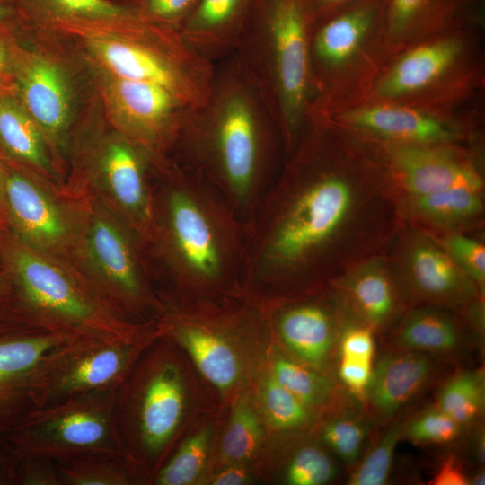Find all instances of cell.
Masks as SVG:
<instances>
[{
	"mask_svg": "<svg viewBox=\"0 0 485 485\" xmlns=\"http://www.w3.org/2000/svg\"><path fill=\"white\" fill-rule=\"evenodd\" d=\"M399 234L391 262L408 299L450 309L481 300L482 294L438 241L415 230L401 229Z\"/></svg>",
	"mask_w": 485,
	"mask_h": 485,
	"instance_id": "12",
	"label": "cell"
},
{
	"mask_svg": "<svg viewBox=\"0 0 485 485\" xmlns=\"http://www.w3.org/2000/svg\"><path fill=\"white\" fill-rule=\"evenodd\" d=\"M480 0H387L385 36L392 51L476 24Z\"/></svg>",
	"mask_w": 485,
	"mask_h": 485,
	"instance_id": "24",
	"label": "cell"
},
{
	"mask_svg": "<svg viewBox=\"0 0 485 485\" xmlns=\"http://www.w3.org/2000/svg\"><path fill=\"white\" fill-rule=\"evenodd\" d=\"M13 15V9L5 3L0 0V28L4 26Z\"/></svg>",
	"mask_w": 485,
	"mask_h": 485,
	"instance_id": "53",
	"label": "cell"
},
{
	"mask_svg": "<svg viewBox=\"0 0 485 485\" xmlns=\"http://www.w3.org/2000/svg\"><path fill=\"white\" fill-rule=\"evenodd\" d=\"M62 485H125L132 473L122 458L84 454L55 463Z\"/></svg>",
	"mask_w": 485,
	"mask_h": 485,
	"instance_id": "33",
	"label": "cell"
},
{
	"mask_svg": "<svg viewBox=\"0 0 485 485\" xmlns=\"http://www.w3.org/2000/svg\"><path fill=\"white\" fill-rule=\"evenodd\" d=\"M450 308L425 304L403 315L391 335L392 348L453 357L466 345L465 332Z\"/></svg>",
	"mask_w": 485,
	"mask_h": 485,
	"instance_id": "25",
	"label": "cell"
},
{
	"mask_svg": "<svg viewBox=\"0 0 485 485\" xmlns=\"http://www.w3.org/2000/svg\"><path fill=\"white\" fill-rule=\"evenodd\" d=\"M52 18L66 23L118 24L142 27L146 20L138 12L116 4L109 0H34Z\"/></svg>",
	"mask_w": 485,
	"mask_h": 485,
	"instance_id": "29",
	"label": "cell"
},
{
	"mask_svg": "<svg viewBox=\"0 0 485 485\" xmlns=\"http://www.w3.org/2000/svg\"><path fill=\"white\" fill-rule=\"evenodd\" d=\"M153 190L154 248L175 281L196 289L242 280L245 225L221 195L190 168L163 169Z\"/></svg>",
	"mask_w": 485,
	"mask_h": 485,
	"instance_id": "2",
	"label": "cell"
},
{
	"mask_svg": "<svg viewBox=\"0 0 485 485\" xmlns=\"http://www.w3.org/2000/svg\"><path fill=\"white\" fill-rule=\"evenodd\" d=\"M103 92L119 124L139 145L157 150L181 136L175 112L184 103L166 88L109 75Z\"/></svg>",
	"mask_w": 485,
	"mask_h": 485,
	"instance_id": "15",
	"label": "cell"
},
{
	"mask_svg": "<svg viewBox=\"0 0 485 485\" xmlns=\"http://www.w3.org/2000/svg\"><path fill=\"white\" fill-rule=\"evenodd\" d=\"M4 226L6 225H5V217H4V211L3 199H2L1 185H0V230H3Z\"/></svg>",
	"mask_w": 485,
	"mask_h": 485,
	"instance_id": "55",
	"label": "cell"
},
{
	"mask_svg": "<svg viewBox=\"0 0 485 485\" xmlns=\"http://www.w3.org/2000/svg\"><path fill=\"white\" fill-rule=\"evenodd\" d=\"M140 242L102 214L88 217L84 247L94 271L89 286L112 312L125 320L126 312L140 310L152 303Z\"/></svg>",
	"mask_w": 485,
	"mask_h": 485,
	"instance_id": "11",
	"label": "cell"
},
{
	"mask_svg": "<svg viewBox=\"0 0 485 485\" xmlns=\"http://www.w3.org/2000/svg\"><path fill=\"white\" fill-rule=\"evenodd\" d=\"M87 46L110 75L161 85L184 104L202 98L194 81L154 49L141 43L106 35H91Z\"/></svg>",
	"mask_w": 485,
	"mask_h": 485,
	"instance_id": "22",
	"label": "cell"
},
{
	"mask_svg": "<svg viewBox=\"0 0 485 485\" xmlns=\"http://www.w3.org/2000/svg\"><path fill=\"white\" fill-rule=\"evenodd\" d=\"M436 359L430 355L395 348L383 354L373 366L361 396L373 420L392 421L422 392L436 375Z\"/></svg>",
	"mask_w": 485,
	"mask_h": 485,
	"instance_id": "19",
	"label": "cell"
},
{
	"mask_svg": "<svg viewBox=\"0 0 485 485\" xmlns=\"http://www.w3.org/2000/svg\"><path fill=\"white\" fill-rule=\"evenodd\" d=\"M356 0H304L313 26Z\"/></svg>",
	"mask_w": 485,
	"mask_h": 485,
	"instance_id": "47",
	"label": "cell"
},
{
	"mask_svg": "<svg viewBox=\"0 0 485 485\" xmlns=\"http://www.w3.org/2000/svg\"><path fill=\"white\" fill-rule=\"evenodd\" d=\"M117 389L35 408L0 439L14 457L54 463L84 454L123 459L113 413Z\"/></svg>",
	"mask_w": 485,
	"mask_h": 485,
	"instance_id": "6",
	"label": "cell"
},
{
	"mask_svg": "<svg viewBox=\"0 0 485 485\" xmlns=\"http://www.w3.org/2000/svg\"><path fill=\"white\" fill-rule=\"evenodd\" d=\"M257 0H198L183 22L189 39L207 41L221 37L239 26Z\"/></svg>",
	"mask_w": 485,
	"mask_h": 485,
	"instance_id": "30",
	"label": "cell"
},
{
	"mask_svg": "<svg viewBox=\"0 0 485 485\" xmlns=\"http://www.w3.org/2000/svg\"><path fill=\"white\" fill-rule=\"evenodd\" d=\"M455 263L473 282L481 294L485 288L484 244L460 232H449L440 242Z\"/></svg>",
	"mask_w": 485,
	"mask_h": 485,
	"instance_id": "41",
	"label": "cell"
},
{
	"mask_svg": "<svg viewBox=\"0 0 485 485\" xmlns=\"http://www.w3.org/2000/svg\"><path fill=\"white\" fill-rule=\"evenodd\" d=\"M212 104L210 113L184 123L181 136L190 154V169L246 225L277 177L275 137L242 86H225Z\"/></svg>",
	"mask_w": 485,
	"mask_h": 485,
	"instance_id": "3",
	"label": "cell"
},
{
	"mask_svg": "<svg viewBox=\"0 0 485 485\" xmlns=\"http://www.w3.org/2000/svg\"><path fill=\"white\" fill-rule=\"evenodd\" d=\"M13 458L14 485H62L54 462L35 457Z\"/></svg>",
	"mask_w": 485,
	"mask_h": 485,
	"instance_id": "42",
	"label": "cell"
},
{
	"mask_svg": "<svg viewBox=\"0 0 485 485\" xmlns=\"http://www.w3.org/2000/svg\"><path fill=\"white\" fill-rule=\"evenodd\" d=\"M470 484L472 485H484L485 484V472L484 470L480 469L475 472L473 475L470 476Z\"/></svg>",
	"mask_w": 485,
	"mask_h": 485,
	"instance_id": "54",
	"label": "cell"
},
{
	"mask_svg": "<svg viewBox=\"0 0 485 485\" xmlns=\"http://www.w3.org/2000/svg\"><path fill=\"white\" fill-rule=\"evenodd\" d=\"M144 163L133 144L114 139L101 151L99 167L106 191L127 225L146 245L152 231L153 190Z\"/></svg>",
	"mask_w": 485,
	"mask_h": 485,
	"instance_id": "21",
	"label": "cell"
},
{
	"mask_svg": "<svg viewBox=\"0 0 485 485\" xmlns=\"http://www.w3.org/2000/svg\"><path fill=\"white\" fill-rule=\"evenodd\" d=\"M473 445L476 460L479 462L480 464H483L485 459V436L483 428H479L478 433L475 435Z\"/></svg>",
	"mask_w": 485,
	"mask_h": 485,
	"instance_id": "51",
	"label": "cell"
},
{
	"mask_svg": "<svg viewBox=\"0 0 485 485\" xmlns=\"http://www.w3.org/2000/svg\"><path fill=\"white\" fill-rule=\"evenodd\" d=\"M464 427L436 405L404 421L402 438L416 445H445L460 436Z\"/></svg>",
	"mask_w": 485,
	"mask_h": 485,
	"instance_id": "39",
	"label": "cell"
},
{
	"mask_svg": "<svg viewBox=\"0 0 485 485\" xmlns=\"http://www.w3.org/2000/svg\"><path fill=\"white\" fill-rule=\"evenodd\" d=\"M272 377L298 398L308 408L329 401L336 391L334 382L319 373L290 359L278 358L272 369Z\"/></svg>",
	"mask_w": 485,
	"mask_h": 485,
	"instance_id": "34",
	"label": "cell"
},
{
	"mask_svg": "<svg viewBox=\"0 0 485 485\" xmlns=\"http://www.w3.org/2000/svg\"><path fill=\"white\" fill-rule=\"evenodd\" d=\"M333 288L331 301L305 299L289 304L278 313L276 320L286 346L316 369L324 366L335 348L339 351L344 329L356 320L334 286Z\"/></svg>",
	"mask_w": 485,
	"mask_h": 485,
	"instance_id": "18",
	"label": "cell"
},
{
	"mask_svg": "<svg viewBox=\"0 0 485 485\" xmlns=\"http://www.w3.org/2000/svg\"><path fill=\"white\" fill-rule=\"evenodd\" d=\"M386 431L352 468L350 485H383L388 481L396 446L402 439L405 420L394 419Z\"/></svg>",
	"mask_w": 485,
	"mask_h": 485,
	"instance_id": "35",
	"label": "cell"
},
{
	"mask_svg": "<svg viewBox=\"0 0 485 485\" xmlns=\"http://www.w3.org/2000/svg\"><path fill=\"white\" fill-rule=\"evenodd\" d=\"M384 255L363 262L331 283L354 318L374 331L394 325L408 299L391 260Z\"/></svg>",
	"mask_w": 485,
	"mask_h": 485,
	"instance_id": "20",
	"label": "cell"
},
{
	"mask_svg": "<svg viewBox=\"0 0 485 485\" xmlns=\"http://www.w3.org/2000/svg\"><path fill=\"white\" fill-rule=\"evenodd\" d=\"M374 422L366 409L343 406V410L324 424L322 438L343 463L353 468L360 459Z\"/></svg>",
	"mask_w": 485,
	"mask_h": 485,
	"instance_id": "31",
	"label": "cell"
},
{
	"mask_svg": "<svg viewBox=\"0 0 485 485\" xmlns=\"http://www.w3.org/2000/svg\"><path fill=\"white\" fill-rule=\"evenodd\" d=\"M268 40L279 110V130L288 155L299 142L312 80L310 38L313 23L304 0H257Z\"/></svg>",
	"mask_w": 485,
	"mask_h": 485,
	"instance_id": "9",
	"label": "cell"
},
{
	"mask_svg": "<svg viewBox=\"0 0 485 485\" xmlns=\"http://www.w3.org/2000/svg\"><path fill=\"white\" fill-rule=\"evenodd\" d=\"M337 113L334 123L379 144H453L461 135L437 114L398 102L369 101Z\"/></svg>",
	"mask_w": 485,
	"mask_h": 485,
	"instance_id": "16",
	"label": "cell"
},
{
	"mask_svg": "<svg viewBox=\"0 0 485 485\" xmlns=\"http://www.w3.org/2000/svg\"><path fill=\"white\" fill-rule=\"evenodd\" d=\"M2 1H4V2H5V3H10V2H12L13 0H2Z\"/></svg>",
	"mask_w": 485,
	"mask_h": 485,
	"instance_id": "57",
	"label": "cell"
},
{
	"mask_svg": "<svg viewBox=\"0 0 485 485\" xmlns=\"http://www.w3.org/2000/svg\"><path fill=\"white\" fill-rule=\"evenodd\" d=\"M44 137L21 102L0 94V145L11 157L50 172Z\"/></svg>",
	"mask_w": 485,
	"mask_h": 485,
	"instance_id": "28",
	"label": "cell"
},
{
	"mask_svg": "<svg viewBox=\"0 0 485 485\" xmlns=\"http://www.w3.org/2000/svg\"><path fill=\"white\" fill-rule=\"evenodd\" d=\"M157 359L143 370L131 367L115 395V428L130 472L135 463L148 465L163 454L183 413L181 371L166 357Z\"/></svg>",
	"mask_w": 485,
	"mask_h": 485,
	"instance_id": "7",
	"label": "cell"
},
{
	"mask_svg": "<svg viewBox=\"0 0 485 485\" xmlns=\"http://www.w3.org/2000/svg\"><path fill=\"white\" fill-rule=\"evenodd\" d=\"M262 437V428L253 409L245 401L235 408L221 444L223 454L234 462L249 459Z\"/></svg>",
	"mask_w": 485,
	"mask_h": 485,
	"instance_id": "37",
	"label": "cell"
},
{
	"mask_svg": "<svg viewBox=\"0 0 485 485\" xmlns=\"http://www.w3.org/2000/svg\"><path fill=\"white\" fill-rule=\"evenodd\" d=\"M474 25L438 34L408 48L383 69L372 86L369 100L430 111V107L467 90L475 76L467 41Z\"/></svg>",
	"mask_w": 485,
	"mask_h": 485,
	"instance_id": "8",
	"label": "cell"
},
{
	"mask_svg": "<svg viewBox=\"0 0 485 485\" xmlns=\"http://www.w3.org/2000/svg\"><path fill=\"white\" fill-rule=\"evenodd\" d=\"M386 3L356 0L313 26L312 80L317 77L326 110L348 109L371 91L383 71L385 54L392 51L385 36Z\"/></svg>",
	"mask_w": 485,
	"mask_h": 485,
	"instance_id": "5",
	"label": "cell"
},
{
	"mask_svg": "<svg viewBox=\"0 0 485 485\" xmlns=\"http://www.w3.org/2000/svg\"><path fill=\"white\" fill-rule=\"evenodd\" d=\"M288 157L245 225L242 281L323 286L385 254L402 214L377 150L330 121L316 125Z\"/></svg>",
	"mask_w": 485,
	"mask_h": 485,
	"instance_id": "1",
	"label": "cell"
},
{
	"mask_svg": "<svg viewBox=\"0 0 485 485\" xmlns=\"http://www.w3.org/2000/svg\"><path fill=\"white\" fill-rule=\"evenodd\" d=\"M2 74H3V73L0 72V85H1V84H2V76H1Z\"/></svg>",
	"mask_w": 485,
	"mask_h": 485,
	"instance_id": "56",
	"label": "cell"
},
{
	"mask_svg": "<svg viewBox=\"0 0 485 485\" xmlns=\"http://www.w3.org/2000/svg\"><path fill=\"white\" fill-rule=\"evenodd\" d=\"M13 57L0 36V72L6 73L13 69Z\"/></svg>",
	"mask_w": 485,
	"mask_h": 485,
	"instance_id": "50",
	"label": "cell"
},
{
	"mask_svg": "<svg viewBox=\"0 0 485 485\" xmlns=\"http://www.w3.org/2000/svg\"><path fill=\"white\" fill-rule=\"evenodd\" d=\"M175 339L193 358L202 375L222 391L239 376V361L231 346L209 327L176 317L170 321Z\"/></svg>",
	"mask_w": 485,
	"mask_h": 485,
	"instance_id": "26",
	"label": "cell"
},
{
	"mask_svg": "<svg viewBox=\"0 0 485 485\" xmlns=\"http://www.w3.org/2000/svg\"><path fill=\"white\" fill-rule=\"evenodd\" d=\"M73 340L66 335L0 316V435L32 410L33 387L49 355Z\"/></svg>",
	"mask_w": 485,
	"mask_h": 485,
	"instance_id": "13",
	"label": "cell"
},
{
	"mask_svg": "<svg viewBox=\"0 0 485 485\" xmlns=\"http://www.w3.org/2000/svg\"><path fill=\"white\" fill-rule=\"evenodd\" d=\"M336 466L322 448L306 445L291 459L286 480L291 485H322L336 476Z\"/></svg>",
	"mask_w": 485,
	"mask_h": 485,
	"instance_id": "40",
	"label": "cell"
},
{
	"mask_svg": "<svg viewBox=\"0 0 485 485\" xmlns=\"http://www.w3.org/2000/svg\"><path fill=\"white\" fill-rule=\"evenodd\" d=\"M262 401L267 419L275 428L295 429L304 426L310 419V408L272 376L264 383Z\"/></svg>",
	"mask_w": 485,
	"mask_h": 485,
	"instance_id": "38",
	"label": "cell"
},
{
	"mask_svg": "<svg viewBox=\"0 0 485 485\" xmlns=\"http://www.w3.org/2000/svg\"><path fill=\"white\" fill-rule=\"evenodd\" d=\"M0 257L8 282L6 315L73 340H131L147 331L112 312L84 277L2 230Z\"/></svg>",
	"mask_w": 485,
	"mask_h": 485,
	"instance_id": "4",
	"label": "cell"
},
{
	"mask_svg": "<svg viewBox=\"0 0 485 485\" xmlns=\"http://www.w3.org/2000/svg\"><path fill=\"white\" fill-rule=\"evenodd\" d=\"M249 481L246 471L239 466L227 467L221 471L213 480L216 485H242Z\"/></svg>",
	"mask_w": 485,
	"mask_h": 485,
	"instance_id": "48",
	"label": "cell"
},
{
	"mask_svg": "<svg viewBox=\"0 0 485 485\" xmlns=\"http://www.w3.org/2000/svg\"><path fill=\"white\" fill-rule=\"evenodd\" d=\"M377 144L400 198L454 188L483 190L481 172L452 144Z\"/></svg>",
	"mask_w": 485,
	"mask_h": 485,
	"instance_id": "14",
	"label": "cell"
},
{
	"mask_svg": "<svg viewBox=\"0 0 485 485\" xmlns=\"http://www.w3.org/2000/svg\"><path fill=\"white\" fill-rule=\"evenodd\" d=\"M208 429H203L181 444L176 454L155 473L159 485H187L201 472L207 458Z\"/></svg>",
	"mask_w": 485,
	"mask_h": 485,
	"instance_id": "36",
	"label": "cell"
},
{
	"mask_svg": "<svg viewBox=\"0 0 485 485\" xmlns=\"http://www.w3.org/2000/svg\"><path fill=\"white\" fill-rule=\"evenodd\" d=\"M13 68L20 102L45 137L60 140L72 116V91L66 72L41 55H29Z\"/></svg>",
	"mask_w": 485,
	"mask_h": 485,
	"instance_id": "23",
	"label": "cell"
},
{
	"mask_svg": "<svg viewBox=\"0 0 485 485\" xmlns=\"http://www.w3.org/2000/svg\"><path fill=\"white\" fill-rule=\"evenodd\" d=\"M0 485H14L13 458L0 439Z\"/></svg>",
	"mask_w": 485,
	"mask_h": 485,
	"instance_id": "49",
	"label": "cell"
},
{
	"mask_svg": "<svg viewBox=\"0 0 485 485\" xmlns=\"http://www.w3.org/2000/svg\"><path fill=\"white\" fill-rule=\"evenodd\" d=\"M7 294V276L3 266H0V316L5 314L4 304Z\"/></svg>",
	"mask_w": 485,
	"mask_h": 485,
	"instance_id": "52",
	"label": "cell"
},
{
	"mask_svg": "<svg viewBox=\"0 0 485 485\" xmlns=\"http://www.w3.org/2000/svg\"><path fill=\"white\" fill-rule=\"evenodd\" d=\"M150 338L146 331L131 340H76L62 345L38 374L32 393L35 408L117 389Z\"/></svg>",
	"mask_w": 485,
	"mask_h": 485,
	"instance_id": "10",
	"label": "cell"
},
{
	"mask_svg": "<svg viewBox=\"0 0 485 485\" xmlns=\"http://www.w3.org/2000/svg\"><path fill=\"white\" fill-rule=\"evenodd\" d=\"M0 185L5 225L14 238L37 251H56L67 242V220L36 182L0 161Z\"/></svg>",
	"mask_w": 485,
	"mask_h": 485,
	"instance_id": "17",
	"label": "cell"
},
{
	"mask_svg": "<svg viewBox=\"0 0 485 485\" xmlns=\"http://www.w3.org/2000/svg\"><path fill=\"white\" fill-rule=\"evenodd\" d=\"M374 331L357 320L344 329L339 344L340 357L373 361Z\"/></svg>",
	"mask_w": 485,
	"mask_h": 485,
	"instance_id": "43",
	"label": "cell"
},
{
	"mask_svg": "<svg viewBox=\"0 0 485 485\" xmlns=\"http://www.w3.org/2000/svg\"><path fill=\"white\" fill-rule=\"evenodd\" d=\"M435 405L464 428L476 421L485 405L483 369L466 370L452 376L439 391Z\"/></svg>",
	"mask_w": 485,
	"mask_h": 485,
	"instance_id": "32",
	"label": "cell"
},
{
	"mask_svg": "<svg viewBox=\"0 0 485 485\" xmlns=\"http://www.w3.org/2000/svg\"><path fill=\"white\" fill-rule=\"evenodd\" d=\"M198 0H141L138 13L146 22H182Z\"/></svg>",
	"mask_w": 485,
	"mask_h": 485,
	"instance_id": "44",
	"label": "cell"
},
{
	"mask_svg": "<svg viewBox=\"0 0 485 485\" xmlns=\"http://www.w3.org/2000/svg\"><path fill=\"white\" fill-rule=\"evenodd\" d=\"M372 361L340 357L338 375L345 388L362 396L371 376Z\"/></svg>",
	"mask_w": 485,
	"mask_h": 485,
	"instance_id": "45",
	"label": "cell"
},
{
	"mask_svg": "<svg viewBox=\"0 0 485 485\" xmlns=\"http://www.w3.org/2000/svg\"><path fill=\"white\" fill-rule=\"evenodd\" d=\"M482 190L454 188L425 195L401 197L402 216L407 215L438 229L457 230L475 223L483 214Z\"/></svg>",
	"mask_w": 485,
	"mask_h": 485,
	"instance_id": "27",
	"label": "cell"
},
{
	"mask_svg": "<svg viewBox=\"0 0 485 485\" xmlns=\"http://www.w3.org/2000/svg\"><path fill=\"white\" fill-rule=\"evenodd\" d=\"M429 483L432 485H469L470 477L464 472L460 460L454 455H447L440 463Z\"/></svg>",
	"mask_w": 485,
	"mask_h": 485,
	"instance_id": "46",
	"label": "cell"
}]
</instances>
